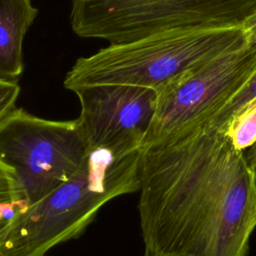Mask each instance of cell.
<instances>
[{
	"label": "cell",
	"mask_w": 256,
	"mask_h": 256,
	"mask_svg": "<svg viewBox=\"0 0 256 256\" xmlns=\"http://www.w3.org/2000/svg\"><path fill=\"white\" fill-rule=\"evenodd\" d=\"M138 211L144 256H247L256 177L224 129L206 121L142 147Z\"/></svg>",
	"instance_id": "1"
},
{
	"label": "cell",
	"mask_w": 256,
	"mask_h": 256,
	"mask_svg": "<svg viewBox=\"0 0 256 256\" xmlns=\"http://www.w3.org/2000/svg\"><path fill=\"white\" fill-rule=\"evenodd\" d=\"M141 151L92 149L73 177L15 212L0 232V256H45L76 238L107 202L138 191Z\"/></svg>",
	"instance_id": "2"
},
{
	"label": "cell",
	"mask_w": 256,
	"mask_h": 256,
	"mask_svg": "<svg viewBox=\"0 0 256 256\" xmlns=\"http://www.w3.org/2000/svg\"><path fill=\"white\" fill-rule=\"evenodd\" d=\"M241 27L172 30L118 44L78 58L65 88L101 84L132 85L156 92L185 73L245 43Z\"/></svg>",
	"instance_id": "3"
},
{
	"label": "cell",
	"mask_w": 256,
	"mask_h": 256,
	"mask_svg": "<svg viewBox=\"0 0 256 256\" xmlns=\"http://www.w3.org/2000/svg\"><path fill=\"white\" fill-rule=\"evenodd\" d=\"M256 0H72L70 24L83 38L125 43L172 30L240 27Z\"/></svg>",
	"instance_id": "4"
},
{
	"label": "cell",
	"mask_w": 256,
	"mask_h": 256,
	"mask_svg": "<svg viewBox=\"0 0 256 256\" xmlns=\"http://www.w3.org/2000/svg\"><path fill=\"white\" fill-rule=\"evenodd\" d=\"M92 149L78 121H54L15 108L0 123V162L26 206L68 181Z\"/></svg>",
	"instance_id": "5"
},
{
	"label": "cell",
	"mask_w": 256,
	"mask_h": 256,
	"mask_svg": "<svg viewBox=\"0 0 256 256\" xmlns=\"http://www.w3.org/2000/svg\"><path fill=\"white\" fill-rule=\"evenodd\" d=\"M255 72L256 45L245 42L170 82L157 92L155 113L144 145L207 121Z\"/></svg>",
	"instance_id": "6"
},
{
	"label": "cell",
	"mask_w": 256,
	"mask_h": 256,
	"mask_svg": "<svg viewBox=\"0 0 256 256\" xmlns=\"http://www.w3.org/2000/svg\"><path fill=\"white\" fill-rule=\"evenodd\" d=\"M80 101L78 121L91 149L142 148L157 101L154 89L101 84L73 90Z\"/></svg>",
	"instance_id": "7"
},
{
	"label": "cell",
	"mask_w": 256,
	"mask_h": 256,
	"mask_svg": "<svg viewBox=\"0 0 256 256\" xmlns=\"http://www.w3.org/2000/svg\"><path fill=\"white\" fill-rule=\"evenodd\" d=\"M38 13L30 0H0V78L23 72V40Z\"/></svg>",
	"instance_id": "8"
},
{
	"label": "cell",
	"mask_w": 256,
	"mask_h": 256,
	"mask_svg": "<svg viewBox=\"0 0 256 256\" xmlns=\"http://www.w3.org/2000/svg\"><path fill=\"white\" fill-rule=\"evenodd\" d=\"M231 144L240 151L256 144V98L235 114L224 127Z\"/></svg>",
	"instance_id": "9"
},
{
	"label": "cell",
	"mask_w": 256,
	"mask_h": 256,
	"mask_svg": "<svg viewBox=\"0 0 256 256\" xmlns=\"http://www.w3.org/2000/svg\"><path fill=\"white\" fill-rule=\"evenodd\" d=\"M255 98H256V72L247 81V83L206 122L212 127L224 129V127L229 122V120Z\"/></svg>",
	"instance_id": "10"
},
{
	"label": "cell",
	"mask_w": 256,
	"mask_h": 256,
	"mask_svg": "<svg viewBox=\"0 0 256 256\" xmlns=\"http://www.w3.org/2000/svg\"><path fill=\"white\" fill-rule=\"evenodd\" d=\"M25 206L10 171L0 162V213H15Z\"/></svg>",
	"instance_id": "11"
},
{
	"label": "cell",
	"mask_w": 256,
	"mask_h": 256,
	"mask_svg": "<svg viewBox=\"0 0 256 256\" xmlns=\"http://www.w3.org/2000/svg\"><path fill=\"white\" fill-rule=\"evenodd\" d=\"M20 86L15 80L0 78V123L16 108Z\"/></svg>",
	"instance_id": "12"
},
{
	"label": "cell",
	"mask_w": 256,
	"mask_h": 256,
	"mask_svg": "<svg viewBox=\"0 0 256 256\" xmlns=\"http://www.w3.org/2000/svg\"><path fill=\"white\" fill-rule=\"evenodd\" d=\"M241 29L248 44L256 45V8L248 15L241 24Z\"/></svg>",
	"instance_id": "13"
},
{
	"label": "cell",
	"mask_w": 256,
	"mask_h": 256,
	"mask_svg": "<svg viewBox=\"0 0 256 256\" xmlns=\"http://www.w3.org/2000/svg\"><path fill=\"white\" fill-rule=\"evenodd\" d=\"M245 155H246V157H247V159H248V161H249V163L252 167V170L255 174V177H256V150H254V151L248 150V153L245 154Z\"/></svg>",
	"instance_id": "14"
},
{
	"label": "cell",
	"mask_w": 256,
	"mask_h": 256,
	"mask_svg": "<svg viewBox=\"0 0 256 256\" xmlns=\"http://www.w3.org/2000/svg\"><path fill=\"white\" fill-rule=\"evenodd\" d=\"M15 213H0V232L4 229V227L7 225L8 221L10 218L14 215Z\"/></svg>",
	"instance_id": "15"
},
{
	"label": "cell",
	"mask_w": 256,
	"mask_h": 256,
	"mask_svg": "<svg viewBox=\"0 0 256 256\" xmlns=\"http://www.w3.org/2000/svg\"><path fill=\"white\" fill-rule=\"evenodd\" d=\"M248 150H250V151H254V150H256V144L255 145H253L250 149H248Z\"/></svg>",
	"instance_id": "16"
}]
</instances>
